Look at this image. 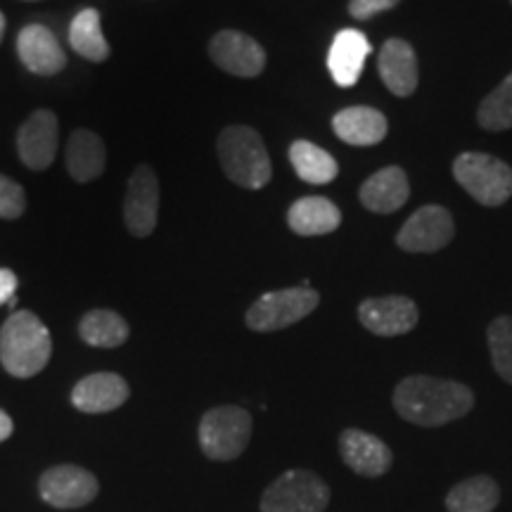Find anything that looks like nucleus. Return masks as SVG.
<instances>
[{
	"label": "nucleus",
	"mask_w": 512,
	"mask_h": 512,
	"mask_svg": "<svg viewBox=\"0 0 512 512\" xmlns=\"http://www.w3.org/2000/svg\"><path fill=\"white\" fill-rule=\"evenodd\" d=\"M475 394L465 384L430 375H411L394 389V408L403 420L420 427H439L465 418Z\"/></svg>",
	"instance_id": "f257e3e1"
},
{
	"label": "nucleus",
	"mask_w": 512,
	"mask_h": 512,
	"mask_svg": "<svg viewBox=\"0 0 512 512\" xmlns=\"http://www.w3.org/2000/svg\"><path fill=\"white\" fill-rule=\"evenodd\" d=\"M53 354L50 332L31 311H15L0 330V361L12 377H34Z\"/></svg>",
	"instance_id": "f03ea898"
},
{
	"label": "nucleus",
	"mask_w": 512,
	"mask_h": 512,
	"mask_svg": "<svg viewBox=\"0 0 512 512\" xmlns=\"http://www.w3.org/2000/svg\"><path fill=\"white\" fill-rule=\"evenodd\" d=\"M219 159L233 183L259 190L271 181V157L264 140L249 126H228L219 136Z\"/></svg>",
	"instance_id": "7ed1b4c3"
},
{
	"label": "nucleus",
	"mask_w": 512,
	"mask_h": 512,
	"mask_svg": "<svg viewBox=\"0 0 512 512\" xmlns=\"http://www.w3.org/2000/svg\"><path fill=\"white\" fill-rule=\"evenodd\" d=\"M453 176L484 207H501L512 197V169L498 157L463 152L453 162Z\"/></svg>",
	"instance_id": "20e7f679"
},
{
	"label": "nucleus",
	"mask_w": 512,
	"mask_h": 512,
	"mask_svg": "<svg viewBox=\"0 0 512 512\" xmlns=\"http://www.w3.org/2000/svg\"><path fill=\"white\" fill-rule=\"evenodd\" d=\"M252 437V415L240 406H219L200 422L202 453L211 460H235Z\"/></svg>",
	"instance_id": "39448f33"
},
{
	"label": "nucleus",
	"mask_w": 512,
	"mask_h": 512,
	"mask_svg": "<svg viewBox=\"0 0 512 512\" xmlns=\"http://www.w3.org/2000/svg\"><path fill=\"white\" fill-rule=\"evenodd\" d=\"M320 304V294L311 290L309 283L290 290L266 292L247 311V325L256 332H275L290 328V325L304 320L309 313L316 311Z\"/></svg>",
	"instance_id": "423d86ee"
},
{
	"label": "nucleus",
	"mask_w": 512,
	"mask_h": 512,
	"mask_svg": "<svg viewBox=\"0 0 512 512\" xmlns=\"http://www.w3.org/2000/svg\"><path fill=\"white\" fill-rule=\"evenodd\" d=\"M330 503L328 484L316 472L290 470L261 496V512H323Z\"/></svg>",
	"instance_id": "0eeeda50"
},
{
	"label": "nucleus",
	"mask_w": 512,
	"mask_h": 512,
	"mask_svg": "<svg viewBox=\"0 0 512 512\" xmlns=\"http://www.w3.org/2000/svg\"><path fill=\"white\" fill-rule=\"evenodd\" d=\"M456 226H453L451 211L439 207V204H430V207H422L403 223V228L396 235V245L403 252L413 254H427V252H439L441 247H446L453 240Z\"/></svg>",
	"instance_id": "6e6552de"
},
{
	"label": "nucleus",
	"mask_w": 512,
	"mask_h": 512,
	"mask_svg": "<svg viewBox=\"0 0 512 512\" xmlns=\"http://www.w3.org/2000/svg\"><path fill=\"white\" fill-rule=\"evenodd\" d=\"M38 489H41L43 501L53 505V508H83L98 496V479L83 467L60 465L50 467L46 475L41 477Z\"/></svg>",
	"instance_id": "1a4fd4ad"
},
{
	"label": "nucleus",
	"mask_w": 512,
	"mask_h": 512,
	"mask_svg": "<svg viewBox=\"0 0 512 512\" xmlns=\"http://www.w3.org/2000/svg\"><path fill=\"white\" fill-rule=\"evenodd\" d=\"M209 55L223 72L242 76V79H252L259 76L266 67V53L252 36L242 34V31H219L209 43Z\"/></svg>",
	"instance_id": "9d476101"
},
{
	"label": "nucleus",
	"mask_w": 512,
	"mask_h": 512,
	"mask_svg": "<svg viewBox=\"0 0 512 512\" xmlns=\"http://www.w3.org/2000/svg\"><path fill=\"white\" fill-rule=\"evenodd\" d=\"M159 211V183L155 171L143 164L128 178L126 200H124V219L126 228L136 238H147L157 226Z\"/></svg>",
	"instance_id": "9b49d317"
},
{
	"label": "nucleus",
	"mask_w": 512,
	"mask_h": 512,
	"mask_svg": "<svg viewBox=\"0 0 512 512\" xmlns=\"http://www.w3.org/2000/svg\"><path fill=\"white\" fill-rule=\"evenodd\" d=\"M358 318L373 335L399 337L418 325L420 311L408 297H375L358 306Z\"/></svg>",
	"instance_id": "f8f14e48"
},
{
	"label": "nucleus",
	"mask_w": 512,
	"mask_h": 512,
	"mask_svg": "<svg viewBox=\"0 0 512 512\" xmlns=\"http://www.w3.org/2000/svg\"><path fill=\"white\" fill-rule=\"evenodd\" d=\"M339 453L347 463L349 470H354L361 477H382L387 475L394 463L392 448L377 439L375 434L363 430H344L339 437Z\"/></svg>",
	"instance_id": "ddd939ff"
},
{
	"label": "nucleus",
	"mask_w": 512,
	"mask_h": 512,
	"mask_svg": "<svg viewBox=\"0 0 512 512\" xmlns=\"http://www.w3.org/2000/svg\"><path fill=\"white\" fill-rule=\"evenodd\" d=\"M17 150L22 162L34 171H46L57 152V117L48 110H38L24 121L17 136Z\"/></svg>",
	"instance_id": "4468645a"
},
{
	"label": "nucleus",
	"mask_w": 512,
	"mask_h": 512,
	"mask_svg": "<svg viewBox=\"0 0 512 512\" xmlns=\"http://www.w3.org/2000/svg\"><path fill=\"white\" fill-rule=\"evenodd\" d=\"M17 53L29 72L41 76L62 72L64 64H67V55L60 48V41L43 24H29V27L22 29V34L17 38Z\"/></svg>",
	"instance_id": "2eb2a0df"
},
{
	"label": "nucleus",
	"mask_w": 512,
	"mask_h": 512,
	"mask_svg": "<svg viewBox=\"0 0 512 512\" xmlns=\"http://www.w3.org/2000/svg\"><path fill=\"white\" fill-rule=\"evenodd\" d=\"M380 79L399 98H408L418 88V57L408 41L403 38H389L380 48L377 57Z\"/></svg>",
	"instance_id": "dca6fc26"
},
{
	"label": "nucleus",
	"mask_w": 512,
	"mask_h": 512,
	"mask_svg": "<svg viewBox=\"0 0 512 512\" xmlns=\"http://www.w3.org/2000/svg\"><path fill=\"white\" fill-rule=\"evenodd\" d=\"M370 41L361 31L356 29H342L335 36L328 55V69L332 74V81L342 88H351L361 79L363 67L370 55Z\"/></svg>",
	"instance_id": "f3484780"
},
{
	"label": "nucleus",
	"mask_w": 512,
	"mask_h": 512,
	"mask_svg": "<svg viewBox=\"0 0 512 512\" xmlns=\"http://www.w3.org/2000/svg\"><path fill=\"white\" fill-rule=\"evenodd\" d=\"M128 399V384L114 373H95L83 377L72 392V403L83 413H110L124 406Z\"/></svg>",
	"instance_id": "a211bd4d"
},
{
	"label": "nucleus",
	"mask_w": 512,
	"mask_h": 512,
	"mask_svg": "<svg viewBox=\"0 0 512 512\" xmlns=\"http://www.w3.org/2000/svg\"><path fill=\"white\" fill-rule=\"evenodd\" d=\"M411 195L406 171L399 166H387L361 185V204L375 214H392L401 209Z\"/></svg>",
	"instance_id": "6ab92c4d"
},
{
	"label": "nucleus",
	"mask_w": 512,
	"mask_h": 512,
	"mask_svg": "<svg viewBox=\"0 0 512 512\" xmlns=\"http://www.w3.org/2000/svg\"><path fill=\"white\" fill-rule=\"evenodd\" d=\"M332 128H335L337 138L347 145L368 147L377 145L387 136V119L373 107H347L335 114Z\"/></svg>",
	"instance_id": "aec40b11"
},
{
	"label": "nucleus",
	"mask_w": 512,
	"mask_h": 512,
	"mask_svg": "<svg viewBox=\"0 0 512 512\" xmlns=\"http://www.w3.org/2000/svg\"><path fill=\"white\" fill-rule=\"evenodd\" d=\"M287 223L297 235L313 238V235H328L337 230L342 214L325 197H302L287 211Z\"/></svg>",
	"instance_id": "412c9836"
},
{
	"label": "nucleus",
	"mask_w": 512,
	"mask_h": 512,
	"mask_svg": "<svg viewBox=\"0 0 512 512\" xmlns=\"http://www.w3.org/2000/svg\"><path fill=\"white\" fill-rule=\"evenodd\" d=\"M64 157H67V171L79 183L93 181V178H98L105 171V145H102L100 136H95L93 131H86V128H79V131L72 133Z\"/></svg>",
	"instance_id": "4be33fe9"
},
{
	"label": "nucleus",
	"mask_w": 512,
	"mask_h": 512,
	"mask_svg": "<svg viewBox=\"0 0 512 512\" xmlns=\"http://www.w3.org/2000/svg\"><path fill=\"white\" fill-rule=\"evenodd\" d=\"M501 501V489L491 477L477 475L453 486L446 496L448 512H494Z\"/></svg>",
	"instance_id": "5701e85b"
},
{
	"label": "nucleus",
	"mask_w": 512,
	"mask_h": 512,
	"mask_svg": "<svg viewBox=\"0 0 512 512\" xmlns=\"http://www.w3.org/2000/svg\"><path fill=\"white\" fill-rule=\"evenodd\" d=\"M290 162L297 171V176L304 183L311 185H325L332 183L337 178L339 166L335 157L330 152H325L323 147L309 143V140H297L290 147Z\"/></svg>",
	"instance_id": "b1692460"
},
{
	"label": "nucleus",
	"mask_w": 512,
	"mask_h": 512,
	"mask_svg": "<svg viewBox=\"0 0 512 512\" xmlns=\"http://www.w3.org/2000/svg\"><path fill=\"white\" fill-rule=\"evenodd\" d=\"M79 335L86 344L91 347H102V349H112V347H121V344L128 339V325L126 320L114 311H91L83 316L79 323Z\"/></svg>",
	"instance_id": "393cba45"
},
{
	"label": "nucleus",
	"mask_w": 512,
	"mask_h": 512,
	"mask_svg": "<svg viewBox=\"0 0 512 512\" xmlns=\"http://www.w3.org/2000/svg\"><path fill=\"white\" fill-rule=\"evenodd\" d=\"M69 43H72L76 53L91 62H102L110 57V43L102 36L98 10H81L79 15L74 17L72 29H69Z\"/></svg>",
	"instance_id": "a878e982"
},
{
	"label": "nucleus",
	"mask_w": 512,
	"mask_h": 512,
	"mask_svg": "<svg viewBox=\"0 0 512 512\" xmlns=\"http://www.w3.org/2000/svg\"><path fill=\"white\" fill-rule=\"evenodd\" d=\"M479 126L486 131H508L512 128V74L503 79L498 88H494L482 100L477 110Z\"/></svg>",
	"instance_id": "bb28decb"
},
{
	"label": "nucleus",
	"mask_w": 512,
	"mask_h": 512,
	"mask_svg": "<svg viewBox=\"0 0 512 512\" xmlns=\"http://www.w3.org/2000/svg\"><path fill=\"white\" fill-rule=\"evenodd\" d=\"M489 349L496 373L512 384V316H501L489 325Z\"/></svg>",
	"instance_id": "cd10ccee"
},
{
	"label": "nucleus",
	"mask_w": 512,
	"mask_h": 512,
	"mask_svg": "<svg viewBox=\"0 0 512 512\" xmlns=\"http://www.w3.org/2000/svg\"><path fill=\"white\" fill-rule=\"evenodd\" d=\"M27 197H24L22 185L8 176H0V219H17L24 214Z\"/></svg>",
	"instance_id": "c85d7f7f"
},
{
	"label": "nucleus",
	"mask_w": 512,
	"mask_h": 512,
	"mask_svg": "<svg viewBox=\"0 0 512 512\" xmlns=\"http://www.w3.org/2000/svg\"><path fill=\"white\" fill-rule=\"evenodd\" d=\"M401 0H349V15L354 19H370L380 12H387L399 5Z\"/></svg>",
	"instance_id": "c756f323"
},
{
	"label": "nucleus",
	"mask_w": 512,
	"mask_h": 512,
	"mask_svg": "<svg viewBox=\"0 0 512 512\" xmlns=\"http://www.w3.org/2000/svg\"><path fill=\"white\" fill-rule=\"evenodd\" d=\"M19 287L17 275L10 268H0V306L10 304L15 299V292Z\"/></svg>",
	"instance_id": "7c9ffc66"
},
{
	"label": "nucleus",
	"mask_w": 512,
	"mask_h": 512,
	"mask_svg": "<svg viewBox=\"0 0 512 512\" xmlns=\"http://www.w3.org/2000/svg\"><path fill=\"white\" fill-rule=\"evenodd\" d=\"M12 434V420L5 411H0V441H5Z\"/></svg>",
	"instance_id": "2f4dec72"
},
{
	"label": "nucleus",
	"mask_w": 512,
	"mask_h": 512,
	"mask_svg": "<svg viewBox=\"0 0 512 512\" xmlns=\"http://www.w3.org/2000/svg\"><path fill=\"white\" fill-rule=\"evenodd\" d=\"M3 31H5V17L3 12H0V41H3Z\"/></svg>",
	"instance_id": "473e14b6"
}]
</instances>
